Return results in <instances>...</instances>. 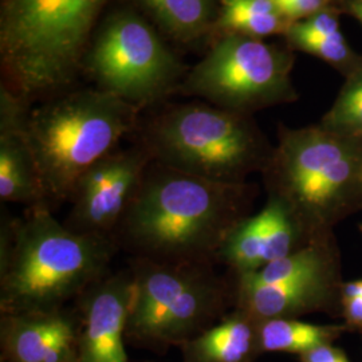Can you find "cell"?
Masks as SVG:
<instances>
[{"mask_svg":"<svg viewBox=\"0 0 362 362\" xmlns=\"http://www.w3.org/2000/svg\"><path fill=\"white\" fill-rule=\"evenodd\" d=\"M151 163V156L136 144L94 164L78 181L64 224L79 235L113 240Z\"/></svg>","mask_w":362,"mask_h":362,"instance_id":"cell-10","label":"cell"},{"mask_svg":"<svg viewBox=\"0 0 362 362\" xmlns=\"http://www.w3.org/2000/svg\"><path fill=\"white\" fill-rule=\"evenodd\" d=\"M320 122L330 129L362 134V67L345 77L334 103Z\"/></svg>","mask_w":362,"mask_h":362,"instance_id":"cell-22","label":"cell"},{"mask_svg":"<svg viewBox=\"0 0 362 362\" xmlns=\"http://www.w3.org/2000/svg\"><path fill=\"white\" fill-rule=\"evenodd\" d=\"M137 130L152 161L220 182L262 173L274 149L252 116L199 101L165 106Z\"/></svg>","mask_w":362,"mask_h":362,"instance_id":"cell-6","label":"cell"},{"mask_svg":"<svg viewBox=\"0 0 362 362\" xmlns=\"http://www.w3.org/2000/svg\"><path fill=\"white\" fill-rule=\"evenodd\" d=\"M303 246L306 242L287 208L269 197L259 214L236 226L220 248L216 263L242 275L286 258Z\"/></svg>","mask_w":362,"mask_h":362,"instance_id":"cell-12","label":"cell"},{"mask_svg":"<svg viewBox=\"0 0 362 362\" xmlns=\"http://www.w3.org/2000/svg\"><path fill=\"white\" fill-rule=\"evenodd\" d=\"M140 109L95 89L64 91L30 109L26 136L45 204L54 211L70 197L86 170L136 132Z\"/></svg>","mask_w":362,"mask_h":362,"instance_id":"cell-4","label":"cell"},{"mask_svg":"<svg viewBox=\"0 0 362 362\" xmlns=\"http://www.w3.org/2000/svg\"><path fill=\"white\" fill-rule=\"evenodd\" d=\"M274 3L282 16L291 25L308 19L311 15L327 7L336 6L337 0H274Z\"/></svg>","mask_w":362,"mask_h":362,"instance_id":"cell-23","label":"cell"},{"mask_svg":"<svg viewBox=\"0 0 362 362\" xmlns=\"http://www.w3.org/2000/svg\"><path fill=\"white\" fill-rule=\"evenodd\" d=\"M132 270L106 274L76 300L77 362H129L125 350Z\"/></svg>","mask_w":362,"mask_h":362,"instance_id":"cell-11","label":"cell"},{"mask_svg":"<svg viewBox=\"0 0 362 362\" xmlns=\"http://www.w3.org/2000/svg\"><path fill=\"white\" fill-rule=\"evenodd\" d=\"M258 324L233 309L181 346L182 362H252L259 354Z\"/></svg>","mask_w":362,"mask_h":362,"instance_id":"cell-16","label":"cell"},{"mask_svg":"<svg viewBox=\"0 0 362 362\" xmlns=\"http://www.w3.org/2000/svg\"><path fill=\"white\" fill-rule=\"evenodd\" d=\"M284 38L293 52L313 55L334 67L344 77H348L362 67V55L351 49L342 33L334 35H315L300 30L296 25H290Z\"/></svg>","mask_w":362,"mask_h":362,"instance_id":"cell-21","label":"cell"},{"mask_svg":"<svg viewBox=\"0 0 362 362\" xmlns=\"http://www.w3.org/2000/svg\"><path fill=\"white\" fill-rule=\"evenodd\" d=\"M107 0H1L6 86L30 105L64 93L77 76Z\"/></svg>","mask_w":362,"mask_h":362,"instance_id":"cell-5","label":"cell"},{"mask_svg":"<svg viewBox=\"0 0 362 362\" xmlns=\"http://www.w3.org/2000/svg\"><path fill=\"white\" fill-rule=\"evenodd\" d=\"M133 299L127 342L165 353L218 324L235 303V284L211 263H160L133 258Z\"/></svg>","mask_w":362,"mask_h":362,"instance_id":"cell-7","label":"cell"},{"mask_svg":"<svg viewBox=\"0 0 362 362\" xmlns=\"http://www.w3.org/2000/svg\"><path fill=\"white\" fill-rule=\"evenodd\" d=\"M255 196L247 182L208 180L152 161L113 242L133 258L216 264L220 248L250 216Z\"/></svg>","mask_w":362,"mask_h":362,"instance_id":"cell-1","label":"cell"},{"mask_svg":"<svg viewBox=\"0 0 362 362\" xmlns=\"http://www.w3.org/2000/svg\"><path fill=\"white\" fill-rule=\"evenodd\" d=\"M235 284L233 309L243 311L257 322L275 318H298L325 310L334 300L338 278L311 279L284 285Z\"/></svg>","mask_w":362,"mask_h":362,"instance_id":"cell-15","label":"cell"},{"mask_svg":"<svg viewBox=\"0 0 362 362\" xmlns=\"http://www.w3.org/2000/svg\"><path fill=\"white\" fill-rule=\"evenodd\" d=\"M342 308H344V315L346 322L350 326L362 329V298L344 300Z\"/></svg>","mask_w":362,"mask_h":362,"instance_id":"cell-25","label":"cell"},{"mask_svg":"<svg viewBox=\"0 0 362 362\" xmlns=\"http://www.w3.org/2000/svg\"><path fill=\"white\" fill-rule=\"evenodd\" d=\"M300 362H350L344 350L326 344L299 356Z\"/></svg>","mask_w":362,"mask_h":362,"instance_id":"cell-24","label":"cell"},{"mask_svg":"<svg viewBox=\"0 0 362 362\" xmlns=\"http://www.w3.org/2000/svg\"><path fill=\"white\" fill-rule=\"evenodd\" d=\"M324 278H338L337 255L332 239L311 242L257 272L235 275L236 282L254 286L284 285Z\"/></svg>","mask_w":362,"mask_h":362,"instance_id":"cell-17","label":"cell"},{"mask_svg":"<svg viewBox=\"0 0 362 362\" xmlns=\"http://www.w3.org/2000/svg\"><path fill=\"white\" fill-rule=\"evenodd\" d=\"M288 26L274 0H219L214 35L264 39L284 35Z\"/></svg>","mask_w":362,"mask_h":362,"instance_id":"cell-19","label":"cell"},{"mask_svg":"<svg viewBox=\"0 0 362 362\" xmlns=\"http://www.w3.org/2000/svg\"><path fill=\"white\" fill-rule=\"evenodd\" d=\"M117 251L110 239L73 233L46 206L19 219L3 208L0 314L65 309L109 272Z\"/></svg>","mask_w":362,"mask_h":362,"instance_id":"cell-2","label":"cell"},{"mask_svg":"<svg viewBox=\"0 0 362 362\" xmlns=\"http://www.w3.org/2000/svg\"><path fill=\"white\" fill-rule=\"evenodd\" d=\"M76 309L0 314L1 362H69L77 358Z\"/></svg>","mask_w":362,"mask_h":362,"instance_id":"cell-13","label":"cell"},{"mask_svg":"<svg viewBox=\"0 0 362 362\" xmlns=\"http://www.w3.org/2000/svg\"><path fill=\"white\" fill-rule=\"evenodd\" d=\"M361 231H362V226H361Z\"/></svg>","mask_w":362,"mask_h":362,"instance_id":"cell-29","label":"cell"},{"mask_svg":"<svg viewBox=\"0 0 362 362\" xmlns=\"http://www.w3.org/2000/svg\"><path fill=\"white\" fill-rule=\"evenodd\" d=\"M294 52L286 45L243 35H220L206 57L189 70L179 91L235 113L291 104L298 91L291 73Z\"/></svg>","mask_w":362,"mask_h":362,"instance_id":"cell-8","label":"cell"},{"mask_svg":"<svg viewBox=\"0 0 362 362\" xmlns=\"http://www.w3.org/2000/svg\"><path fill=\"white\" fill-rule=\"evenodd\" d=\"M345 332V326L315 325L298 318H275L258 324L260 353L285 351L303 354L326 344H332Z\"/></svg>","mask_w":362,"mask_h":362,"instance_id":"cell-20","label":"cell"},{"mask_svg":"<svg viewBox=\"0 0 362 362\" xmlns=\"http://www.w3.org/2000/svg\"><path fill=\"white\" fill-rule=\"evenodd\" d=\"M362 298V279L348 282L341 286V300H351Z\"/></svg>","mask_w":362,"mask_h":362,"instance_id":"cell-27","label":"cell"},{"mask_svg":"<svg viewBox=\"0 0 362 362\" xmlns=\"http://www.w3.org/2000/svg\"><path fill=\"white\" fill-rule=\"evenodd\" d=\"M336 6L342 15L351 16L362 25V0H337Z\"/></svg>","mask_w":362,"mask_h":362,"instance_id":"cell-26","label":"cell"},{"mask_svg":"<svg viewBox=\"0 0 362 362\" xmlns=\"http://www.w3.org/2000/svg\"><path fill=\"white\" fill-rule=\"evenodd\" d=\"M69 362H77V358H74V360H71V361H69Z\"/></svg>","mask_w":362,"mask_h":362,"instance_id":"cell-28","label":"cell"},{"mask_svg":"<svg viewBox=\"0 0 362 362\" xmlns=\"http://www.w3.org/2000/svg\"><path fill=\"white\" fill-rule=\"evenodd\" d=\"M262 176L269 197L287 208L306 245L330 240L339 221L362 211V134L321 122L281 125Z\"/></svg>","mask_w":362,"mask_h":362,"instance_id":"cell-3","label":"cell"},{"mask_svg":"<svg viewBox=\"0 0 362 362\" xmlns=\"http://www.w3.org/2000/svg\"><path fill=\"white\" fill-rule=\"evenodd\" d=\"M169 37L194 45L214 35L219 0H136Z\"/></svg>","mask_w":362,"mask_h":362,"instance_id":"cell-18","label":"cell"},{"mask_svg":"<svg viewBox=\"0 0 362 362\" xmlns=\"http://www.w3.org/2000/svg\"><path fill=\"white\" fill-rule=\"evenodd\" d=\"M83 62L98 89L140 110L177 93L185 71L153 26L130 8L105 19Z\"/></svg>","mask_w":362,"mask_h":362,"instance_id":"cell-9","label":"cell"},{"mask_svg":"<svg viewBox=\"0 0 362 362\" xmlns=\"http://www.w3.org/2000/svg\"><path fill=\"white\" fill-rule=\"evenodd\" d=\"M30 105L4 83L0 88V199L27 208L46 206L38 169L28 145Z\"/></svg>","mask_w":362,"mask_h":362,"instance_id":"cell-14","label":"cell"}]
</instances>
